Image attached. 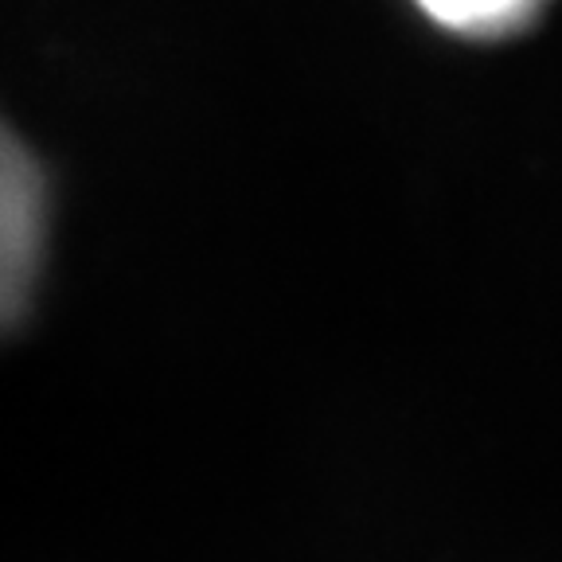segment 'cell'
<instances>
[{
  "instance_id": "cell-2",
  "label": "cell",
  "mask_w": 562,
  "mask_h": 562,
  "mask_svg": "<svg viewBox=\"0 0 562 562\" xmlns=\"http://www.w3.org/2000/svg\"><path fill=\"white\" fill-rule=\"evenodd\" d=\"M434 24L457 35H508L531 24L547 0H414Z\"/></svg>"
},
{
  "instance_id": "cell-1",
  "label": "cell",
  "mask_w": 562,
  "mask_h": 562,
  "mask_svg": "<svg viewBox=\"0 0 562 562\" xmlns=\"http://www.w3.org/2000/svg\"><path fill=\"white\" fill-rule=\"evenodd\" d=\"M47 250V180L0 122V336L27 313Z\"/></svg>"
}]
</instances>
